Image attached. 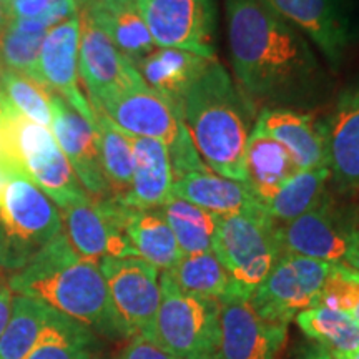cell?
<instances>
[{"label": "cell", "mask_w": 359, "mask_h": 359, "mask_svg": "<svg viewBox=\"0 0 359 359\" xmlns=\"http://www.w3.org/2000/svg\"><path fill=\"white\" fill-rule=\"evenodd\" d=\"M8 24H11V17H8L7 11V0H0V39H2Z\"/></svg>", "instance_id": "41"}, {"label": "cell", "mask_w": 359, "mask_h": 359, "mask_svg": "<svg viewBox=\"0 0 359 359\" xmlns=\"http://www.w3.org/2000/svg\"><path fill=\"white\" fill-rule=\"evenodd\" d=\"M7 281L12 293L39 299L92 333L127 338L111 306L100 266L75 253L65 233L53 238Z\"/></svg>", "instance_id": "2"}, {"label": "cell", "mask_w": 359, "mask_h": 359, "mask_svg": "<svg viewBox=\"0 0 359 359\" xmlns=\"http://www.w3.org/2000/svg\"><path fill=\"white\" fill-rule=\"evenodd\" d=\"M98 266L127 338L150 339L161 299L160 269L138 257H105Z\"/></svg>", "instance_id": "8"}, {"label": "cell", "mask_w": 359, "mask_h": 359, "mask_svg": "<svg viewBox=\"0 0 359 359\" xmlns=\"http://www.w3.org/2000/svg\"><path fill=\"white\" fill-rule=\"evenodd\" d=\"M82 12L133 64L156 48L137 0H93Z\"/></svg>", "instance_id": "21"}, {"label": "cell", "mask_w": 359, "mask_h": 359, "mask_svg": "<svg viewBox=\"0 0 359 359\" xmlns=\"http://www.w3.org/2000/svg\"><path fill=\"white\" fill-rule=\"evenodd\" d=\"M48 30L50 29L37 17L11 20L0 39V64L4 69L25 75L42 85L39 57Z\"/></svg>", "instance_id": "31"}, {"label": "cell", "mask_w": 359, "mask_h": 359, "mask_svg": "<svg viewBox=\"0 0 359 359\" xmlns=\"http://www.w3.org/2000/svg\"><path fill=\"white\" fill-rule=\"evenodd\" d=\"M156 48H177L217 60L215 0H137Z\"/></svg>", "instance_id": "9"}, {"label": "cell", "mask_w": 359, "mask_h": 359, "mask_svg": "<svg viewBox=\"0 0 359 359\" xmlns=\"http://www.w3.org/2000/svg\"><path fill=\"white\" fill-rule=\"evenodd\" d=\"M334 359H359V348L353 349V351H344V353H331Z\"/></svg>", "instance_id": "42"}, {"label": "cell", "mask_w": 359, "mask_h": 359, "mask_svg": "<svg viewBox=\"0 0 359 359\" xmlns=\"http://www.w3.org/2000/svg\"><path fill=\"white\" fill-rule=\"evenodd\" d=\"M7 107H8V100L6 97L0 100V125L4 122V116H6V111H7Z\"/></svg>", "instance_id": "44"}, {"label": "cell", "mask_w": 359, "mask_h": 359, "mask_svg": "<svg viewBox=\"0 0 359 359\" xmlns=\"http://www.w3.org/2000/svg\"><path fill=\"white\" fill-rule=\"evenodd\" d=\"M331 264L283 253L262 285L251 293L250 304L263 320L288 326L304 309L318 306Z\"/></svg>", "instance_id": "7"}, {"label": "cell", "mask_w": 359, "mask_h": 359, "mask_svg": "<svg viewBox=\"0 0 359 359\" xmlns=\"http://www.w3.org/2000/svg\"><path fill=\"white\" fill-rule=\"evenodd\" d=\"M180 290L201 298L223 303L230 298H245L236 290L231 276L219 263L213 251L200 255H183L167 271Z\"/></svg>", "instance_id": "26"}, {"label": "cell", "mask_w": 359, "mask_h": 359, "mask_svg": "<svg viewBox=\"0 0 359 359\" xmlns=\"http://www.w3.org/2000/svg\"><path fill=\"white\" fill-rule=\"evenodd\" d=\"M133 151V178L130 193L118 201L137 210L161 208L172 198L173 173L168 148L151 138L127 133Z\"/></svg>", "instance_id": "20"}, {"label": "cell", "mask_w": 359, "mask_h": 359, "mask_svg": "<svg viewBox=\"0 0 359 359\" xmlns=\"http://www.w3.org/2000/svg\"><path fill=\"white\" fill-rule=\"evenodd\" d=\"M302 333L330 353L359 348V326L349 314L326 306L304 309L294 318Z\"/></svg>", "instance_id": "32"}, {"label": "cell", "mask_w": 359, "mask_h": 359, "mask_svg": "<svg viewBox=\"0 0 359 359\" xmlns=\"http://www.w3.org/2000/svg\"><path fill=\"white\" fill-rule=\"evenodd\" d=\"M245 100L218 60L188 90L180 114L210 172L246 183L245 151L250 130Z\"/></svg>", "instance_id": "3"}, {"label": "cell", "mask_w": 359, "mask_h": 359, "mask_svg": "<svg viewBox=\"0 0 359 359\" xmlns=\"http://www.w3.org/2000/svg\"><path fill=\"white\" fill-rule=\"evenodd\" d=\"M53 0H7V11L11 20L35 19L47 11Z\"/></svg>", "instance_id": "37"}, {"label": "cell", "mask_w": 359, "mask_h": 359, "mask_svg": "<svg viewBox=\"0 0 359 359\" xmlns=\"http://www.w3.org/2000/svg\"><path fill=\"white\" fill-rule=\"evenodd\" d=\"M233 74L251 103H308L325 74L311 45L262 0H224Z\"/></svg>", "instance_id": "1"}, {"label": "cell", "mask_w": 359, "mask_h": 359, "mask_svg": "<svg viewBox=\"0 0 359 359\" xmlns=\"http://www.w3.org/2000/svg\"><path fill=\"white\" fill-rule=\"evenodd\" d=\"M80 13L52 27L45 35L39 57L42 85L60 95L80 116L95 128L97 115L80 90L79 72Z\"/></svg>", "instance_id": "16"}, {"label": "cell", "mask_w": 359, "mask_h": 359, "mask_svg": "<svg viewBox=\"0 0 359 359\" xmlns=\"http://www.w3.org/2000/svg\"><path fill=\"white\" fill-rule=\"evenodd\" d=\"M359 296V271L344 263L331 264L325 286H323L318 306L349 313Z\"/></svg>", "instance_id": "35"}, {"label": "cell", "mask_w": 359, "mask_h": 359, "mask_svg": "<svg viewBox=\"0 0 359 359\" xmlns=\"http://www.w3.org/2000/svg\"><path fill=\"white\" fill-rule=\"evenodd\" d=\"M123 233L135 255L160 271H170L183 257L160 208L137 210L123 205Z\"/></svg>", "instance_id": "25"}, {"label": "cell", "mask_w": 359, "mask_h": 359, "mask_svg": "<svg viewBox=\"0 0 359 359\" xmlns=\"http://www.w3.org/2000/svg\"><path fill=\"white\" fill-rule=\"evenodd\" d=\"M4 182H6V177H4V175H0V190H2Z\"/></svg>", "instance_id": "47"}, {"label": "cell", "mask_w": 359, "mask_h": 359, "mask_svg": "<svg viewBox=\"0 0 359 359\" xmlns=\"http://www.w3.org/2000/svg\"><path fill=\"white\" fill-rule=\"evenodd\" d=\"M286 338L288 326L263 320L248 298L219 303L215 359H280Z\"/></svg>", "instance_id": "14"}, {"label": "cell", "mask_w": 359, "mask_h": 359, "mask_svg": "<svg viewBox=\"0 0 359 359\" xmlns=\"http://www.w3.org/2000/svg\"><path fill=\"white\" fill-rule=\"evenodd\" d=\"M0 276H4V275H2V268H0Z\"/></svg>", "instance_id": "48"}, {"label": "cell", "mask_w": 359, "mask_h": 359, "mask_svg": "<svg viewBox=\"0 0 359 359\" xmlns=\"http://www.w3.org/2000/svg\"><path fill=\"white\" fill-rule=\"evenodd\" d=\"M210 62L213 60L177 48H155L135 65L148 87L167 98L180 111L188 90L208 69Z\"/></svg>", "instance_id": "22"}, {"label": "cell", "mask_w": 359, "mask_h": 359, "mask_svg": "<svg viewBox=\"0 0 359 359\" xmlns=\"http://www.w3.org/2000/svg\"><path fill=\"white\" fill-rule=\"evenodd\" d=\"M302 359H334V356L327 351L326 348L316 344V346L304 349V353L302 354Z\"/></svg>", "instance_id": "40"}, {"label": "cell", "mask_w": 359, "mask_h": 359, "mask_svg": "<svg viewBox=\"0 0 359 359\" xmlns=\"http://www.w3.org/2000/svg\"><path fill=\"white\" fill-rule=\"evenodd\" d=\"M79 72L92 109L128 90L145 87L137 65L80 11Z\"/></svg>", "instance_id": "10"}, {"label": "cell", "mask_w": 359, "mask_h": 359, "mask_svg": "<svg viewBox=\"0 0 359 359\" xmlns=\"http://www.w3.org/2000/svg\"><path fill=\"white\" fill-rule=\"evenodd\" d=\"M116 359H177L145 336H133Z\"/></svg>", "instance_id": "36"}, {"label": "cell", "mask_w": 359, "mask_h": 359, "mask_svg": "<svg viewBox=\"0 0 359 359\" xmlns=\"http://www.w3.org/2000/svg\"><path fill=\"white\" fill-rule=\"evenodd\" d=\"M281 19L320 48L331 69L338 70L353 42L349 0H262Z\"/></svg>", "instance_id": "13"}, {"label": "cell", "mask_w": 359, "mask_h": 359, "mask_svg": "<svg viewBox=\"0 0 359 359\" xmlns=\"http://www.w3.org/2000/svg\"><path fill=\"white\" fill-rule=\"evenodd\" d=\"M48 103H50V128L53 130V137L62 154L69 160L72 170L77 175L80 185L90 198H107L109 187L102 172L95 128L52 90Z\"/></svg>", "instance_id": "17"}, {"label": "cell", "mask_w": 359, "mask_h": 359, "mask_svg": "<svg viewBox=\"0 0 359 359\" xmlns=\"http://www.w3.org/2000/svg\"><path fill=\"white\" fill-rule=\"evenodd\" d=\"M93 111L105 115L125 133L161 142L168 151L190 138L177 107L148 85L107 98Z\"/></svg>", "instance_id": "12"}, {"label": "cell", "mask_w": 359, "mask_h": 359, "mask_svg": "<svg viewBox=\"0 0 359 359\" xmlns=\"http://www.w3.org/2000/svg\"><path fill=\"white\" fill-rule=\"evenodd\" d=\"M172 196L200 206L217 217L262 206L245 182L224 178L213 172H193L175 180Z\"/></svg>", "instance_id": "23"}, {"label": "cell", "mask_w": 359, "mask_h": 359, "mask_svg": "<svg viewBox=\"0 0 359 359\" xmlns=\"http://www.w3.org/2000/svg\"><path fill=\"white\" fill-rule=\"evenodd\" d=\"M55 309L29 298L13 294L12 313L7 327L0 336V359H25L42 339Z\"/></svg>", "instance_id": "27"}, {"label": "cell", "mask_w": 359, "mask_h": 359, "mask_svg": "<svg viewBox=\"0 0 359 359\" xmlns=\"http://www.w3.org/2000/svg\"><path fill=\"white\" fill-rule=\"evenodd\" d=\"M325 123L331 182L341 191L359 193V85L339 93Z\"/></svg>", "instance_id": "19"}, {"label": "cell", "mask_w": 359, "mask_h": 359, "mask_svg": "<svg viewBox=\"0 0 359 359\" xmlns=\"http://www.w3.org/2000/svg\"><path fill=\"white\" fill-rule=\"evenodd\" d=\"M64 233L55 203L25 177H6L0 190V268L19 271Z\"/></svg>", "instance_id": "4"}, {"label": "cell", "mask_w": 359, "mask_h": 359, "mask_svg": "<svg viewBox=\"0 0 359 359\" xmlns=\"http://www.w3.org/2000/svg\"><path fill=\"white\" fill-rule=\"evenodd\" d=\"M62 222L72 248L85 259L137 257L123 233V205L110 196L67 206Z\"/></svg>", "instance_id": "11"}, {"label": "cell", "mask_w": 359, "mask_h": 359, "mask_svg": "<svg viewBox=\"0 0 359 359\" xmlns=\"http://www.w3.org/2000/svg\"><path fill=\"white\" fill-rule=\"evenodd\" d=\"M161 299L150 339L177 359H215L219 303L180 290L160 273Z\"/></svg>", "instance_id": "6"}, {"label": "cell", "mask_w": 359, "mask_h": 359, "mask_svg": "<svg viewBox=\"0 0 359 359\" xmlns=\"http://www.w3.org/2000/svg\"><path fill=\"white\" fill-rule=\"evenodd\" d=\"M257 125L286 148L298 172L330 168L325 122L285 107H266L259 111Z\"/></svg>", "instance_id": "18"}, {"label": "cell", "mask_w": 359, "mask_h": 359, "mask_svg": "<svg viewBox=\"0 0 359 359\" xmlns=\"http://www.w3.org/2000/svg\"><path fill=\"white\" fill-rule=\"evenodd\" d=\"M95 133L98 155L103 177L109 187V196L116 201L125 200L130 193L133 178V151L130 147L127 133L107 118L103 114L95 111Z\"/></svg>", "instance_id": "28"}, {"label": "cell", "mask_w": 359, "mask_h": 359, "mask_svg": "<svg viewBox=\"0 0 359 359\" xmlns=\"http://www.w3.org/2000/svg\"><path fill=\"white\" fill-rule=\"evenodd\" d=\"M160 212L167 219L183 255H200L213 251V236L218 222L217 215L177 196H172L161 206Z\"/></svg>", "instance_id": "30"}, {"label": "cell", "mask_w": 359, "mask_h": 359, "mask_svg": "<svg viewBox=\"0 0 359 359\" xmlns=\"http://www.w3.org/2000/svg\"><path fill=\"white\" fill-rule=\"evenodd\" d=\"M349 218L326 195L314 208L285 224H278L283 253L318 262L344 263L348 251Z\"/></svg>", "instance_id": "15"}, {"label": "cell", "mask_w": 359, "mask_h": 359, "mask_svg": "<svg viewBox=\"0 0 359 359\" xmlns=\"http://www.w3.org/2000/svg\"><path fill=\"white\" fill-rule=\"evenodd\" d=\"M331 182L330 168L303 170L293 175L273 198L263 203V210L273 222L285 224L314 208L327 195Z\"/></svg>", "instance_id": "29"}, {"label": "cell", "mask_w": 359, "mask_h": 359, "mask_svg": "<svg viewBox=\"0 0 359 359\" xmlns=\"http://www.w3.org/2000/svg\"><path fill=\"white\" fill-rule=\"evenodd\" d=\"M348 314L353 318V321L356 323V325L359 326V296H358L356 303H354V306L351 308V311H349Z\"/></svg>", "instance_id": "43"}, {"label": "cell", "mask_w": 359, "mask_h": 359, "mask_svg": "<svg viewBox=\"0 0 359 359\" xmlns=\"http://www.w3.org/2000/svg\"><path fill=\"white\" fill-rule=\"evenodd\" d=\"M2 70H4V67H2V64H0V100H2L4 97V88H2Z\"/></svg>", "instance_id": "46"}, {"label": "cell", "mask_w": 359, "mask_h": 359, "mask_svg": "<svg viewBox=\"0 0 359 359\" xmlns=\"http://www.w3.org/2000/svg\"><path fill=\"white\" fill-rule=\"evenodd\" d=\"M75 2L79 4V7H80V11H82V8H85V7H88L90 4L93 2V0H75Z\"/></svg>", "instance_id": "45"}, {"label": "cell", "mask_w": 359, "mask_h": 359, "mask_svg": "<svg viewBox=\"0 0 359 359\" xmlns=\"http://www.w3.org/2000/svg\"><path fill=\"white\" fill-rule=\"evenodd\" d=\"M246 185L253 191L259 205L266 203L276 195L298 168L291 160L286 148L275 138L255 125L250 132L245 151Z\"/></svg>", "instance_id": "24"}, {"label": "cell", "mask_w": 359, "mask_h": 359, "mask_svg": "<svg viewBox=\"0 0 359 359\" xmlns=\"http://www.w3.org/2000/svg\"><path fill=\"white\" fill-rule=\"evenodd\" d=\"M344 264L351 266L359 271V210L351 213L349 218V238H348V251Z\"/></svg>", "instance_id": "38"}, {"label": "cell", "mask_w": 359, "mask_h": 359, "mask_svg": "<svg viewBox=\"0 0 359 359\" xmlns=\"http://www.w3.org/2000/svg\"><path fill=\"white\" fill-rule=\"evenodd\" d=\"M2 88L4 95L19 114L45 128H50L52 115L50 103H48L50 90L8 69L2 70Z\"/></svg>", "instance_id": "34"}, {"label": "cell", "mask_w": 359, "mask_h": 359, "mask_svg": "<svg viewBox=\"0 0 359 359\" xmlns=\"http://www.w3.org/2000/svg\"><path fill=\"white\" fill-rule=\"evenodd\" d=\"M92 346V331L57 311L42 339L25 359H97Z\"/></svg>", "instance_id": "33"}, {"label": "cell", "mask_w": 359, "mask_h": 359, "mask_svg": "<svg viewBox=\"0 0 359 359\" xmlns=\"http://www.w3.org/2000/svg\"><path fill=\"white\" fill-rule=\"evenodd\" d=\"M12 299L13 293L11 286H8V281L4 276H0V336H2L8 320H11Z\"/></svg>", "instance_id": "39"}, {"label": "cell", "mask_w": 359, "mask_h": 359, "mask_svg": "<svg viewBox=\"0 0 359 359\" xmlns=\"http://www.w3.org/2000/svg\"><path fill=\"white\" fill-rule=\"evenodd\" d=\"M213 253L241 296L250 299L283 255L278 223L268 217L263 206L218 217Z\"/></svg>", "instance_id": "5"}]
</instances>
